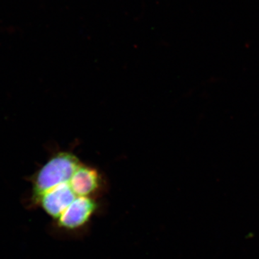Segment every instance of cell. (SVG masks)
<instances>
[{
  "label": "cell",
  "mask_w": 259,
  "mask_h": 259,
  "mask_svg": "<svg viewBox=\"0 0 259 259\" xmlns=\"http://www.w3.org/2000/svg\"><path fill=\"white\" fill-rule=\"evenodd\" d=\"M71 185L78 197H93L101 189L102 178L97 168L81 163L71 177Z\"/></svg>",
  "instance_id": "cell-3"
},
{
  "label": "cell",
  "mask_w": 259,
  "mask_h": 259,
  "mask_svg": "<svg viewBox=\"0 0 259 259\" xmlns=\"http://www.w3.org/2000/svg\"><path fill=\"white\" fill-rule=\"evenodd\" d=\"M97 207L98 205L94 197H79L56 222L65 230L78 229L88 223Z\"/></svg>",
  "instance_id": "cell-2"
},
{
  "label": "cell",
  "mask_w": 259,
  "mask_h": 259,
  "mask_svg": "<svg viewBox=\"0 0 259 259\" xmlns=\"http://www.w3.org/2000/svg\"><path fill=\"white\" fill-rule=\"evenodd\" d=\"M81 162L69 152H60L52 156L35 175L33 198L49 189L69 180Z\"/></svg>",
  "instance_id": "cell-1"
}]
</instances>
